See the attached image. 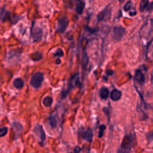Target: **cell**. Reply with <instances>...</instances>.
Instances as JSON below:
<instances>
[{"label": "cell", "mask_w": 153, "mask_h": 153, "mask_svg": "<svg viewBox=\"0 0 153 153\" xmlns=\"http://www.w3.org/2000/svg\"><path fill=\"white\" fill-rule=\"evenodd\" d=\"M134 137L133 134H126L123 139L117 153H130L131 148L134 145Z\"/></svg>", "instance_id": "1"}, {"label": "cell", "mask_w": 153, "mask_h": 153, "mask_svg": "<svg viewBox=\"0 0 153 153\" xmlns=\"http://www.w3.org/2000/svg\"><path fill=\"white\" fill-rule=\"evenodd\" d=\"M44 79V75L43 74L40 72H36L33 74L31 76L30 84V85L35 88H38L41 87L42 82Z\"/></svg>", "instance_id": "2"}, {"label": "cell", "mask_w": 153, "mask_h": 153, "mask_svg": "<svg viewBox=\"0 0 153 153\" xmlns=\"http://www.w3.org/2000/svg\"><path fill=\"white\" fill-rule=\"evenodd\" d=\"M125 29L121 26H115L113 28L112 30V36L114 39L116 41L120 40L125 33Z\"/></svg>", "instance_id": "3"}, {"label": "cell", "mask_w": 153, "mask_h": 153, "mask_svg": "<svg viewBox=\"0 0 153 153\" xmlns=\"http://www.w3.org/2000/svg\"><path fill=\"white\" fill-rule=\"evenodd\" d=\"M69 20L66 16H62L58 19L57 21V30L58 32H63L68 26Z\"/></svg>", "instance_id": "4"}, {"label": "cell", "mask_w": 153, "mask_h": 153, "mask_svg": "<svg viewBox=\"0 0 153 153\" xmlns=\"http://www.w3.org/2000/svg\"><path fill=\"white\" fill-rule=\"evenodd\" d=\"M33 131L41 141H44L45 139V134L42 127L40 124H36L34 127Z\"/></svg>", "instance_id": "5"}, {"label": "cell", "mask_w": 153, "mask_h": 153, "mask_svg": "<svg viewBox=\"0 0 153 153\" xmlns=\"http://www.w3.org/2000/svg\"><path fill=\"white\" fill-rule=\"evenodd\" d=\"M134 80L140 85H143L145 82V77L140 69H137L134 74Z\"/></svg>", "instance_id": "6"}, {"label": "cell", "mask_w": 153, "mask_h": 153, "mask_svg": "<svg viewBox=\"0 0 153 153\" xmlns=\"http://www.w3.org/2000/svg\"><path fill=\"white\" fill-rule=\"evenodd\" d=\"M109 6H107L103 10L100 12L97 15V18L99 20H106V19L109 18L111 16V8H108Z\"/></svg>", "instance_id": "7"}, {"label": "cell", "mask_w": 153, "mask_h": 153, "mask_svg": "<svg viewBox=\"0 0 153 153\" xmlns=\"http://www.w3.org/2000/svg\"><path fill=\"white\" fill-rule=\"evenodd\" d=\"M42 36V31L41 29L39 27H35L32 31V37L33 41L36 42L41 39Z\"/></svg>", "instance_id": "8"}, {"label": "cell", "mask_w": 153, "mask_h": 153, "mask_svg": "<svg viewBox=\"0 0 153 153\" xmlns=\"http://www.w3.org/2000/svg\"><path fill=\"white\" fill-rule=\"evenodd\" d=\"M93 132L91 129L87 128L85 131H84L82 133V137L84 140H86L88 142H91L93 139Z\"/></svg>", "instance_id": "9"}, {"label": "cell", "mask_w": 153, "mask_h": 153, "mask_svg": "<svg viewBox=\"0 0 153 153\" xmlns=\"http://www.w3.org/2000/svg\"><path fill=\"white\" fill-rule=\"evenodd\" d=\"M121 95H122V93L121 91L117 89H114L111 92V98L114 101H117L119 99H120Z\"/></svg>", "instance_id": "10"}, {"label": "cell", "mask_w": 153, "mask_h": 153, "mask_svg": "<svg viewBox=\"0 0 153 153\" xmlns=\"http://www.w3.org/2000/svg\"><path fill=\"white\" fill-rule=\"evenodd\" d=\"M85 6V3L83 1H78L76 7H75V11L79 14H81L83 12V10Z\"/></svg>", "instance_id": "11"}, {"label": "cell", "mask_w": 153, "mask_h": 153, "mask_svg": "<svg viewBox=\"0 0 153 153\" xmlns=\"http://www.w3.org/2000/svg\"><path fill=\"white\" fill-rule=\"evenodd\" d=\"M100 97L103 99H106L108 97L109 95V90L106 87H102L100 88L99 91Z\"/></svg>", "instance_id": "12"}, {"label": "cell", "mask_w": 153, "mask_h": 153, "mask_svg": "<svg viewBox=\"0 0 153 153\" xmlns=\"http://www.w3.org/2000/svg\"><path fill=\"white\" fill-rule=\"evenodd\" d=\"M13 85L17 88H21L24 85V82L20 78H17L13 81Z\"/></svg>", "instance_id": "13"}, {"label": "cell", "mask_w": 153, "mask_h": 153, "mask_svg": "<svg viewBox=\"0 0 153 153\" xmlns=\"http://www.w3.org/2000/svg\"><path fill=\"white\" fill-rule=\"evenodd\" d=\"M53 103V98L51 96H46L42 100L43 105L46 107H50Z\"/></svg>", "instance_id": "14"}, {"label": "cell", "mask_w": 153, "mask_h": 153, "mask_svg": "<svg viewBox=\"0 0 153 153\" xmlns=\"http://www.w3.org/2000/svg\"><path fill=\"white\" fill-rule=\"evenodd\" d=\"M13 128L16 133H20L23 130L22 125L18 122H14L13 123Z\"/></svg>", "instance_id": "15"}, {"label": "cell", "mask_w": 153, "mask_h": 153, "mask_svg": "<svg viewBox=\"0 0 153 153\" xmlns=\"http://www.w3.org/2000/svg\"><path fill=\"white\" fill-rule=\"evenodd\" d=\"M149 6V1L146 0H142L140 2V11H143L146 8Z\"/></svg>", "instance_id": "16"}, {"label": "cell", "mask_w": 153, "mask_h": 153, "mask_svg": "<svg viewBox=\"0 0 153 153\" xmlns=\"http://www.w3.org/2000/svg\"><path fill=\"white\" fill-rule=\"evenodd\" d=\"M42 54L39 52H35L31 54V59L34 61H38L42 59Z\"/></svg>", "instance_id": "17"}, {"label": "cell", "mask_w": 153, "mask_h": 153, "mask_svg": "<svg viewBox=\"0 0 153 153\" xmlns=\"http://www.w3.org/2000/svg\"><path fill=\"white\" fill-rule=\"evenodd\" d=\"M48 122L50 125L51 126V127L54 128L57 126V120L54 116L51 115L48 118Z\"/></svg>", "instance_id": "18"}, {"label": "cell", "mask_w": 153, "mask_h": 153, "mask_svg": "<svg viewBox=\"0 0 153 153\" xmlns=\"http://www.w3.org/2000/svg\"><path fill=\"white\" fill-rule=\"evenodd\" d=\"M146 139L148 143H151L153 141V131H149L146 134Z\"/></svg>", "instance_id": "19"}, {"label": "cell", "mask_w": 153, "mask_h": 153, "mask_svg": "<svg viewBox=\"0 0 153 153\" xmlns=\"http://www.w3.org/2000/svg\"><path fill=\"white\" fill-rule=\"evenodd\" d=\"M8 128L7 127H2L0 128V136L3 137L7 133Z\"/></svg>", "instance_id": "20"}, {"label": "cell", "mask_w": 153, "mask_h": 153, "mask_svg": "<svg viewBox=\"0 0 153 153\" xmlns=\"http://www.w3.org/2000/svg\"><path fill=\"white\" fill-rule=\"evenodd\" d=\"M54 56L57 57H62L63 56V51L61 48H58L54 53Z\"/></svg>", "instance_id": "21"}, {"label": "cell", "mask_w": 153, "mask_h": 153, "mask_svg": "<svg viewBox=\"0 0 153 153\" xmlns=\"http://www.w3.org/2000/svg\"><path fill=\"white\" fill-rule=\"evenodd\" d=\"M106 128V126L103 124L100 126L99 127V134H98V136L99 137H101L103 134V131L105 130V129Z\"/></svg>", "instance_id": "22"}, {"label": "cell", "mask_w": 153, "mask_h": 153, "mask_svg": "<svg viewBox=\"0 0 153 153\" xmlns=\"http://www.w3.org/2000/svg\"><path fill=\"white\" fill-rule=\"evenodd\" d=\"M132 6V2L131 1H128L125 5H124V10L126 11H128L131 7Z\"/></svg>", "instance_id": "23"}, {"label": "cell", "mask_w": 153, "mask_h": 153, "mask_svg": "<svg viewBox=\"0 0 153 153\" xmlns=\"http://www.w3.org/2000/svg\"><path fill=\"white\" fill-rule=\"evenodd\" d=\"M80 151V148L78 146H76L74 149V152L75 153H79Z\"/></svg>", "instance_id": "24"}, {"label": "cell", "mask_w": 153, "mask_h": 153, "mask_svg": "<svg viewBox=\"0 0 153 153\" xmlns=\"http://www.w3.org/2000/svg\"><path fill=\"white\" fill-rule=\"evenodd\" d=\"M151 80L152 82L153 83V75H152V76H151Z\"/></svg>", "instance_id": "25"}]
</instances>
